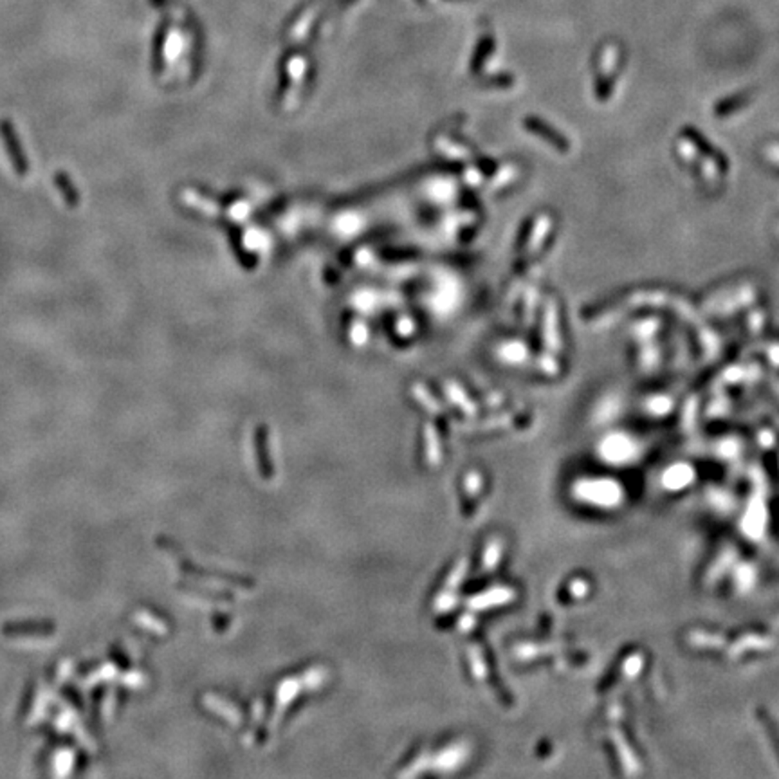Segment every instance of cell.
Here are the masks:
<instances>
[{"label":"cell","mask_w":779,"mask_h":779,"mask_svg":"<svg viewBox=\"0 0 779 779\" xmlns=\"http://www.w3.org/2000/svg\"><path fill=\"white\" fill-rule=\"evenodd\" d=\"M579 494L582 500L594 503V507H610L619 502V487L614 482L590 480L579 486Z\"/></svg>","instance_id":"7a4b0ae2"},{"label":"cell","mask_w":779,"mask_h":779,"mask_svg":"<svg viewBox=\"0 0 779 779\" xmlns=\"http://www.w3.org/2000/svg\"><path fill=\"white\" fill-rule=\"evenodd\" d=\"M0 137H2V141H4L6 152H8L9 161H11L16 175H19V177H27L29 164H27L26 154H23L22 150V143H20L19 134H16L15 127H13L8 120L0 121Z\"/></svg>","instance_id":"6da1fadb"},{"label":"cell","mask_w":779,"mask_h":779,"mask_svg":"<svg viewBox=\"0 0 779 779\" xmlns=\"http://www.w3.org/2000/svg\"><path fill=\"white\" fill-rule=\"evenodd\" d=\"M54 182H56V188L62 193L63 201H66L67 208H76L78 202H80V195H78L76 188H74V182L66 172H56L54 174Z\"/></svg>","instance_id":"3957f363"}]
</instances>
